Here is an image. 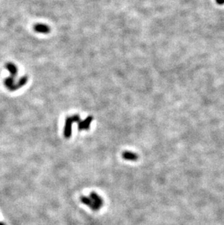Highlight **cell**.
I'll list each match as a JSON object with an SVG mask.
<instances>
[{
    "instance_id": "1",
    "label": "cell",
    "mask_w": 224,
    "mask_h": 225,
    "mask_svg": "<svg viewBox=\"0 0 224 225\" xmlns=\"http://www.w3.org/2000/svg\"><path fill=\"white\" fill-rule=\"evenodd\" d=\"M74 123H75V122L74 120V118H73V116L66 117V120H65L64 129V135L65 138H69L72 136V125Z\"/></svg>"
},
{
    "instance_id": "2",
    "label": "cell",
    "mask_w": 224,
    "mask_h": 225,
    "mask_svg": "<svg viewBox=\"0 0 224 225\" xmlns=\"http://www.w3.org/2000/svg\"><path fill=\"white\" fill-rule=\"evenodd\" d=\"M93 117L89 116L86 118L85 120L80 121L78 123V127L79 130H87L90 129V125L92 123V121H93Z\"/></svg>"
},
{
    "instance_id": "3",
    "label": "cell",
    "mask_w": 224,
    "mask_h": 225,
    "mask_svg": "<svg viewBox=\"0 0 224 225\" xmlns=\"http://www.w3.org/2000/svg\"><path fill=\"white\" fill-rule=\"evenodd\" d=\"M80 200L82 203L85 204V205L89 206L90 209L93 210V211H98V209H97V207H96L95 203H93V200H92L91 198H90V197H86V196H81L80 197Z\"/></svg>"
},
{
    "instance_id": "4",
    "label": "cell",
    "mask_w": 224,
    "mask_h": 225,
    "mask_svg": "<svg viewBox=\"0 0 224 225\" xmlns=\"http://www.w3.org/2000/svg\"><path fill=\"white\" fill-rule=\"evenodd\" d=\"M90 198L93 200V203H95V205L97 209L99 210L100 208L102 207L103 205V200L98 194H96L95 192H91L90 193Z\"/></svg>"
},
{
    "instance_id": "5",
    "label": "cell",
    "mask_w": 224,
    "mask_h": 225,
    "mask_svg": "<svg viewBox=\"0 0 224 225\" xmlns=\"http://www.w3.org/2000/svg\"><path fill=\"white\" fill-rule=\"evenodd\" d=\"M33 30L38 33L48 34L50 31V28L45 24H38L34 25V26H33Z\"/></svg>"
},
{
    "instance_id": "6",
    "label": "cell",
    "mask_w": 224,
    "mask_h": 225,
    "mask_svg": "<svg viewBox=\"0 0 224 225\" xmlns=\"http://www.w3.org/2000/svg\"><path fill=\"white\" fill-rule=\"evenodd\" d=\"M122 157L126 160L130 161H135L138 159V155L135 153L131 152H124L122 153Z\"/></svg>"
},
{
    "instance_id": "7",
    "label": "cell",
    "mask_w": 224,
    "mask_h": 225,
    "mask_svg": "<svg viewBox=\"0 0 224 225\" xmlns=\"http://www.w3.org/2000/svg\"><path fill=\"white\" fill-rule=\"evenodd\" d=\"M6 69L10 71L11 77L15 78V77L17 75V73H18V69H17L15 65L12 63H7L6 64Z\"/></svg>"
},
{
    "instance_id": "8",
    "label": "cell",
    "mask_w": 224,
    "mask_h": 225,
    "mask_svg": "<svg viewBox=\"0 0 224 225\" xmlns=\"http://www.w3.org/2000/svg\"><path fill=\"white\" fill-rule=\"evenodd\" d=\"M14 81L15 80L13 77L10 76L9 77H7V78H6L5 79V82H4L6 87H7L10 90H12V91H13L14 90L15 85V83Z\"/></svg>"
},
{
    "instance_id": "9",
    "label": "cell",
    "mask_w": 224,
    "mask_h": 225,
    "mask_svg": "<svg viewBox=\"0 0 224 225\" xmlns=\"http://www.w3.org/2000/svg\"><path fill=\"white\" fill-rule=\"evenodd\" d=\"M27 81H28V77H27V76L22 77L21 78L19 79L18 83L17 84H15V85L14 90H16L19 89V88H20L21 87H23L24 85H26V84L27 83Z\"/></svg>"
},
{
    "instance_id": "10",
    "label": "cell",
    "mask_w": 224,
    "mask_h": 225,
    "mask_svg": "<svg viewBox=\"0 0 224 225\" xmlns=\"http://www.w3.org/2000/svg\"><path fill=\"white\" fill-rule=\"evenodd\" d=\"M216 2L219 5H222V4L224 3V0H216Z\"/></svg>"
},
{
    "instance_id": "11",
    "label": "cell",
    "mask_w": 224,
    "mask_h": 225,
    "mask_svg": "<svg viewBox=\"0 0 224 225\" xmlns=\"http://www.w3.org/2000/svg\"><path fill=\"white\" fill-rule=\"evenodd\" d=\"M0 225H5V224L3 222H0Z\"/></svg>"
}]
</instances>
